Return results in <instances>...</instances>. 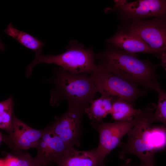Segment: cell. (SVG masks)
Returning a JSON list of instances; mask_svg holds the SVG:
<instances>
[{
  "instance_id": "9a60e30c",
  "label": "cell",
  "mask_w": 166,
  "mask_h": 166,
  "mask_svg": "<svg viewBox=\"0 0 166 166\" xmlns=\"http://www.w3.org/2000/svg\"><path fill=\"white\" fill-rule=\"evenodd\" d=\"M142 110L134 108L133 104L121 99L113 100L110 113L112 119L116 121H130L139 115Z\"/></svg>"
},
{
  "instance_id": "8992f818",
  "label": "cell",
  "mask_w": 166,
  "mask_h": 166,
  "mask_svg": "<svg viewBox=\"0 0 166 166\" xmlns=\"http://www.w3.org/2000/svg\"><path fill=\"white\" fill-rule=\"evenodd\" d=\"M125 30L141 39L159 57L166 53V18L133 21Z\"/></svg>"
},
{
  "instance_id": "5b68a950",
  "label": "cell",
  "mask_w": 166,
  "mask_h": 166,
  "mask_svg": "<svg viewBox=\"0 0 166 166\" xmlns=\"http://www.w3.org/2000/svg\"><path fill=\"white\" fill-rule=\"evenodd\" d=\"M89 75L98 92L113 100H123L133 104L145 93L137 85L108 71L99 64Z\"/></svg>"
},
{
  "instance_id": "7a4b0ae2",
  "label": "cell",
  "mask_w": 166,
  "mask_h": 166,
  "mask_svg": "<svg viewBox=\"0 0 166 166\" xmlns=\"http://www.w3.org/2000/svg\"><path fill=\"white\" fill-rule=\"evenodd\" d=\"M47 81L53 85L50 91L49 103L55 107L65 101L68 106L85 110L98 92L89 74L73 73L61 67L55 70Z\"/></svg>"
},
{
  "instance_id": "277c9868",
  "label": "cell",
  "mask_w": 166,
  "mask_h": 166,
  "mask_svg": "<svg viewBox=\"0 0 166 166\" xmlns=\"http://www.w3.org/2000/svg\"><path fill=\"white\" fill-rule=\"evenodd\" d=\"M156 107L151 103L142 110L140 118L127 134V141L121 144L122 149L118 154L120 159H124L125 155L129 153L136 155L141 164L154 166L155 152L151 140V117Z\"/></svg>"
},
{
  "instance_id": "30bf717a",
  "label": "cell",
  "mask_w": 166,
  "mask_h": 166,
  "mask_svg": "<svg viewBox=\"0 0 166 166\" xmlns=\"http://www.w3.org/2000/svg\"><path fill=\"white\" fill-rule=\"evenodd\" d=\"M125 19L133 21L152 17L166 18V0H139L115 6Z\"/></svg>"
},
{
  "instance_id": "e0dca14e",
  "label": "cell",
  "mask_w": 166,
  "mask_h": 166,
  "mask_svg": "<svg viewBox=\"0 0 166 166\" xmlns=\"http://www.w3.org/2000/svg\"><path fill=\"white\" fill-rule=\"evenodd\" d=\"M14 101L10 97L0 103V128L7 133L10 130L15 115L14 113Z\"/></svg>"
},
{
  "instance_id": "8fae6325",
  "label": "cell",
  "mask_w": 166,
  "mask_h": 166,
  "mask_svg": "<svg viewBox=\"0 0 166 166\" xmlns=\"http://www.w3.org/2000/svg\"><path fill=\"white\" fill-rule=\"evenodd\" d=\"M69 148L49 126L43 129V135L35 148L37 151L35 158L42 166L57 164Z\"/></svg>"
},
{
  "instance_id": "5bb4252c",
  "label": "cell",
  "mask_w": 166,
  "mask_h": 166,
  "mask_svg": "<svg viewBox=\"0 0 166 166\" xmlns=\"http://www.w3.org/2000/svg\"><path fill=\"white\" fill-rule=\"evenodd\" d=\"M113 100L103 95L98 99L92 100L84 110V113L91 120L90 122H102L103 119L110 113Z\"/></svg>"
},
{
  "instance_id": "603a6c76",
  "label": "cell",
  "mask_w": 166,
  "mask_h": 166,
  "mask_svg": "<svg viewBox=\"0 0 166 166\" xmlns=\"http://www.w3.org/2000/svg\"><path fill=\"white\" fill-rule=\"evenodd\" d=\"M146 166H150V165H146Z\"/></svg>"
},
{
  "instance_id": "9c48e42d",
  "label": "cell",
  "mask_w": 166,
  "mask_h": 166,
  "mask_svg": "<svg viewBox=\"0 0 166 166\" xmlns=\"http://www.w3.org/2000/svg\"><path fill=\"white\" fill-rule=\"evenodd\" d=\"M43 133V129L31 127L14 115L8 134L4 135L0 133V142H4L14 152H20L35 148Z\"/></svg>"
},
{
  "instance_id": "ffe728a7",
  "label": "cell",
  "mask_w": 166,
  "mask_h": 166,
  "mask_svg": "<svg viewBox=\"0 0 166 166\" xmlns=\"http://www.w3.org/2000/svg\"><path fill=\"white\" fill-rule=\"evenodd\" d=\"M150 138L153 148L155 153L166 146V129L162 127H151Z\"/></svg>"
},
{
  "instance_id": "44dd1931",
  "label": "cell",
  "mask_w": 166,
  "mask_h": 166,
  "mask_svg": "<svg viewBox=\"0 0 166 166\" xmlns=\"http://www.w3.org/2000/svg\"><path fill=\"white\" fill-rule=\"evenodd\" d=\"M161 60V65L166 71V53H162L160 56Z\"/></svg>"
},
{
  "instance_id": "d6986e66",
  "label": "cell",
  "mask_w": 166,
  "mask_h": 166,
  "mask_svg": "<svg viewBox=\"0 0 166 166\" xmlns=\"http://www.w3.org/2000/svg\"><path fill=\"white\" fill-rule=\"evenodd\" d=\"M158 94L157 104L151 120L152 123L160 122L166 124V92L159 86L156 89Z\"/></svg>"
},
{
  "instance_id": "ac0fdd59",
  "label": "cell",
  "mask_w": 166,
  "mask_h": 166,
  "mask_svg": "<svg viewBox=\"0 0 166 166\" xmlns=\"http://www.w3.org/2000/svg\"><path fill=\"white\" fill-rule=\"evenodd\" d=\"M3 162L5 166H42L36 158H33L29 153L20 152L8 155Z\"/></svg>"
},
{
  "instance_id": "6da1fadb",
  "label": "cell",
  "mask_w": 166,
  "mask_h": 166,
  "mask_svg": "<svg viewBox=\"0 0 166 166\" xmlns=\"http://www.w3.org/2000/svg\"><path fill=\"white\" fill-rule=\"evenodd\" d=\"M98 64L108 71L137 86L156 91L159 86L156 66L148 59L142 60L135 54L113 46L97 56Z\"/></svg>"
},
{
  "instance_id": "7c38bea8",
  "label": "cell",
  "mask_w": 166,
  "mask_h": 166,
  "mask_svg": "<svg viewBox=\"0 0 166 166\" xmlns=\"http://www.w3.org/2000/svg\"><path fill=\"white\" fill-rule=\"evenodd\" d=\"M105 160L97 148L81 151L69 148L56 164L57 166H105Z\"/></svg>"
},
{
  "instance_id": "7402d4cb",
  "label": "cell",
  "mask_w": 166,
  "mask_h": 166,
  "mask_svg": "<svg viewBox=\"0 0 166 166\" xmlns=\"http://www.w3.org/2000/svg\"><path fill=\"white\" fill-rule=\"evenodd\" d=\"M130 161V159H127L125 160L124 163L121 165V166H132L129 164ZM136 166H146V165L144 164H141L139 165Z\"/></svg>"
},
{
  "instance_id": "2e32d148",
  "label": "cell",
  "mask_w": 166,
  "mask_h": 166,
  "mask_svg": "<svg viewBox=\"0 0 166 166\" xmlns=\"http://www.w3.org/2000/svg\"><path fill=\"white\" fill-rule=\"evenodd\" d=\"M4 32L26 48L35 52L42 49L45 45L44 43L32 35L15 28L11 23L8 25Z\"/></svg>"
},
{
  "instance_id": "3957f363",
  "label": "cell",
  "mask_w": 166,
  "mask_h": 166,
  "mask_svg": "<svg viewBox=\"0 0 166 166\" xmlns=\"http://www.w3.org/2000/svg\"><path fill=\"white\" fill-rule=\"evenodd\" d=\"M41 52L42 49L36 52L34 59L28 65L25 72L27 77L30 76L34 67L41 63L55 64L70 73L89 75L97 65L92 48L85 49L82 43L75 40H71L66 51L60 54L44 55Z\"/></svg>"
},
{
  "instance_id": "ba28073f",
  "label": "cell",
  "mask_w": 166,
  "mask_h": 166,
  "mask_svg": "<svg viewBox=\"0 0 166 166\" xmlns=\"http://www.w3.org/2000/svg\"><path fill=\"white\" fill-rule=\"evenodd\" d=\"M141 114L132 120L125 122H90L93 128L98 132L99 139L97 148L103 159L105 160L111 152L120 144L121 139L136 124Z\"/></svg>"
},
{
  "instance_id": "4fadbf2b",
  "label": "cell",
  "mask_w": 166,
  "mask_h": 166,
  "mask_svg": "<svg viewBox=\"0 0 166 166\" xmlns=\"http://www.w3.org/2000/svg\"><path fill=\"white\" fill-rule=\"evenodd\" d=\"M106 41L113 46L129 53L155 54L153 50L141 39L124 30H119Z\"/></svg>"
},
{
  "instance_id": "52a82bcc",
  "label": "cell",
  "mask_w": 166,
  "mask_h": 166,
  "mask_svg": "<svg viewBox=\"0 0 166 166\" xmlns=\"http://www.w3.org/2000/svg\"><path fill=\"white\" fill-rule=\"evenodd\" d=\"M84 110L68 106L67 111L62 115L56 117L50 127L69 148L79 146L83 133L81 125Z\"/></svg>"
}]
</instances>
